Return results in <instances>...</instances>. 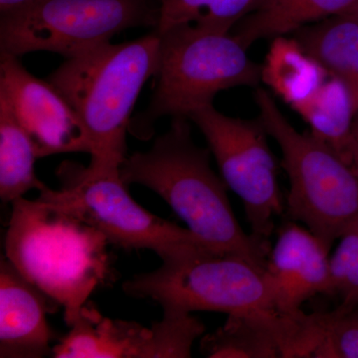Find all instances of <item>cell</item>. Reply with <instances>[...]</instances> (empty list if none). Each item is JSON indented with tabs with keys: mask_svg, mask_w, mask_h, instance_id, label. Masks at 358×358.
<instances>
[{
	"mask_svg": "<svg viewBox=\"0 0 358 358\" xmlns=\"http://www.w3.org/2000/svg\"><path fill=\"white\" fill-rule=\"evenodd\" d=\"M329 77L326 68L294 36L273 39L261 71L263 83L293 110L310 98Z\"/></svg>",
	"mask_w": 358,
	"mask_h": 358,
	"instance_id": "2e32d148",
	"label": "cell"
},
{
	"mask_svg": "<svg viewBox=\"0 0 358 358\" xmlns=\"http://www.w3.org/2000/svg\"><path fill=\"white\" fill-rule=\"evenodd\" d=\"M71 331L53 346L55 358H189L205 326L190 313L164 310L150 329L82 308Z\"/></svg>",
	"mask_w": 358,
	"mask_h": 358,
	"instance_id": "30bf717a",
	"label": "cell"
},
{
	"mask_svg": "<svg viewBox=\"0 0 358 358\" xmlns=\"http://www.w3.org/2000/svg\"><path fill=\"white\" fill-rule=\"evenodd\" d=\"M259 119L277 141L289 188L286 212L327 249L358 222V176L327 143L300 133L285 117L270 92L257 87Z\"/></svg>",
	"mask_w": 358,
	"mask_h": 358,
	"instance_id": "5b68a950",
	"label": "cell"
},
{
	"mask_svg": "<svg viewBox=\"0 0 358 358\" xmlns=\"http://www.w3.org/2000/svg\"><path fill=\"white\" fill-rule=\"evenodd\" d=\"M293 36L329 75L348 85L358 109V23L336 15L305 26Z\"/></svg>",
	"mask_w": 358,
	"mask_h": 358,
	"instance_id": "e0dca14e",
	"label": "cell"
},
{
	"mask_svg": "<svg viewBox=\"0 0 358 358\" xmlns=\"http://www.w3.org/2000/svg\"><path fill=\"white\" fill-rule=\"evenodd\" d=\"M350 166L358 176V112L352 124V143H350Z\"/></svg>",
	"mask_w": 358,
	"mask_h": 358,
	"instance_id": "603a6c76",
	"label": "cell"
},
{
	"mask_svg": "<svg viewBox=\"0 0 358 358\" xmlns=\"http://www.w3.org/2000/svg\"><path fill=\"white\" fill-rule=\"evenodd\" d=\"M58 303L28 281L8 259L0 262V357L52 355L54 333L47 320Z\"/></svg>",
	"mask_w": 358,
	"mask_h": 358,
	"instance_id": "5bb4252c",
	"label": "cell"
},
{
	"mask_svg": "<svg viewBox=\"0 0 358 358\" xmlns=\"http://www.w3.org/2000/svg\"><path fill=\"white\" fill-rule=\"evenodd\" d=\"M294 110L307 122L313 136L327 143L350 166L352 124L358 109L345 82L329 75Z\"/></svg>",
	"mask_w": 358,
	"mask_h": 358,
	"instance_id": "ac0fdd59",
	"label": "cell"
},
{
	"mask_svg": "<svg viewBox=\"0 0 358 358\" xmlns=\"http://www.w3.org/2000/svg\"><path fill=\"white\" fill-rule=\"evenodd\" d=\"M160 0H41L0 18V53L31 52L75 57L124 30L157 29Z\"/></svg>",
	"mask_w": 358,
	"mask_h": 358,
	"instance_id": "ba28073f",
	"label": "cell"
},
{
	"mask_svg": "<svg viewBox=\"0 0 358 358\" xmlns=\"http://www.w3.org/2000/svg\"><path fill=\"white\" fill-rule=\"evenodd\" d=\"M159 68L147 109L131 117L129 131L141 141L155 134L164 117H189L213 105L220 92L254 87L262 82V65L251 60L248 49L232 32L185 24L159 32Z\"/></svg>",
	"mask_w": 358,
	"mask_h": 358,
	"instance_id": "277c9868",
	"label": "cell"
},
{
	"mask_svg": "<svg viewBox=\"0 0 358 358\" xmlns=\"http://www.w3.org/2000/svg\"><path fill=\"white\" fill-rule=\"evenodd\" d=\"M313 336L312 317L303 310L228 315L224 326L202 336L200 352L209 358L306 357Z\"/></svg>",
	"mask_w": 358,
	"mask_h": 358,
	"instance_id": "7c38bea8",
	"label": "cell"
},
{
	"mask_svg": "<svg viewBox=\"0 0 358 358\" xmlns=\"http://www.w3.org/2000/svg\"><path fill=\"white\" fill-rule=\"evenodd\" d=\"M0 98L33 143L37 157L85 152L92 143L76 110L48 81L33 76L20 57L0 53Z\"/></svg>",
	"mask_w": 358,
	"mask_h": 358,
	"instance_id": "8fae6325",
	"label": "cell"
},
{
	"mask_svg": "<svg viewBox=\"0 0 358 358\" xmlns=\"http://www.w3.org/2000/svg\"><path fill=\"white\" fill-rule=\"evenodd\" d=\"M329 253L331 250L301 224L291 220L280 228L266 266L279 312L300 313L306 301L329 294Z\"/></svg>",
	"mask_w": 358,
	"mask_h": 358,
	"instance_id": "4fadbf2b",
	"label": "cell"
},
{
	"mask_svg": "<svg viewBox=\"0 0 358 358\" xmlns=\"http://www.w3.org/2000/svg\"><path fill=\"white\" fill-rule=\"evenodd\" d=\"M56 176L59 189L43 185L37 199L93 226L110 245L126 251L150 250L162 262L201 252L217 253L187 228L143 208L129 194L120 171L64 162Z\"/></svg>",
	"mask_w": 358,
	"mask_h": 358,
	"instance_id": "8992f818",
	"label": "cell"
},
{
	"mask_svg": "<svg viewBox=\"0 0 358 358\" xmlns=\"http://www.w3.org/2000/svg\"><path fill=\"white\" fill-rule=\"evenodd\" d=\"M358 0H267L232 32L247 49L258 40L288 36L305 26L341 15Z\"/></svg>",
	"mask_w": 358,
	"mask_h": 358,
	"instance_id": "9a60e30c",
	"label": "cell"
},
{
	"mask_svg": "<svg viewBox=\"0 0 358 358\" xmlns=\"http://www.w3.org/2000/svg\"><path fill=\"white\" fill-rule=\"evenodd\" d=\"M37 159L29 136L0 98V197L4 203H13L44 185L35 174Z\"/></svg>",
	"mask_w": 358,
	"mask_h": 358,
	"instance_id": "d6986e66",
	"label": "cell"
},
{
	"mask_svg": "<svg viewBox=\"0 0 358 358\" xmlns=\"http://www.w3.org/2000/svg\"><path fill=\"white\" fill-rule=\"evenodd\" d=\"M341 15L348 16V17L352 18V20L358 23V3L350 10L346 11L345 13L341 14Z\"/></svg>",
	"mask_w": 358,
	"mask_h": 358,
	"instance_id": "cb8c5ba5",
	"label": "cell"
},
{
	"mask_svg": "<svg viewBox=\"0 0 358 358\" xmlns=\"http://www.w3.org/2000/svg\"><path fill=\"white\" fill-rule=\"evenodd\" d=\"M122 289L171 312H279L266 268L233 254L201 252L164 261L157 270L124 282Z\"/></svg>",
	"mask_w": 358,
	"mask_h": 358,
	"instance_id": "52a82bcc",
	"label": "cell"
},
{
	"mask_svg": "<svg viewBox=\"0 0 358 358\" xmlns=\"http://www.w3.org/2000/svg\"><path fill=\"white\" fill-rule=\"evenodd\" d=\"M189 119L174 117L169 131L148 152L127 157L120 174L124 185H141L159 195L209 248L241 256L266 268L268 240L245 232L231 206L223 178L210 166V150L193 141Z\"/></svg>",
	"mask_w": 358,
	"mask_h": 358,
	"instance_id": "6da1fadb",
	"label": "cell"
},
{
	"mask_svg": "<svg viewBox=\"0 0 358 358\" xmlns=\"http://www.w3.org/2000/svg\"><path fill=\"white\" fill-rule=\"evenodd\" d=\"M203 134L227 187L243 203L251 234L268 240L275 218L286 212L279 185V162L263 122L228 117L213 105L188 117Z\"/></svg>",
	"mask_w": 358,
	"mask_h": 358,
	"instance_id": "9c48e42d",
	"label": "cell"
},
{
	"mask_svg": "<svg viewBox=\"0 0 358 358\" xmlns=\"http://www.w3.org/2000/svg\"><path fill=\"white\" fill-rule=\"evenodd\" d=\"M160 35L95 47L63 64L47 78L76 110L92 143L89 166L120 171L127 159V133L143 85L157 75Z\"/></svg>",
	"mask_w": 358,
	"mask_h": 358,
	"instance_id": "7a4b0ae2",
	"label": "cell"
},
{
	"mask_svg": "<svg viewBox=\"0 0 358 358\" xmlns=\"http://www.w3.org/2000/svg\"><path fill=\"white\" fill-rule=\"evenodd\" d=\"M267 0H160L157 31L179 25H195L231 32L246 16L255 13Z\"/></svg>",
	"mask_w": 358,
	"mask_h": 358,
	"instance_id": "ffe728a7",
	"label": "cell"
},
{
	"mask_svg": "<svg viewBox=\"0 0 358 358\" xmlns=\"http://www.w3.org/2000/svg\"><path fill=\"white\" fill-rule=\"evenodd\" d=\"M6 258L64 308L71 327L94 291L110 275L107 238L76 216L38 199L13 203Z\"/></svg>",
	"mask_w": 358,
	"mask_h": 358,
	"instance_id": "3957f363",
	"label": "cell"
},
{
	"mask_svg": "<svg viewBox=\"0 0 358 358\" xmlns=\"http://www.w3.org/2000/svg\"><path fill=\"white\" fill-rule=\"evenodd\" d=\"M39 1L41 0H0V14L4 16L16 13L34 6Z\"/></svg>",
	"mask_w": 358,
	"mask_h": 358,
	"instance_id": "7402d4cb",
	"label": "cell"
},
{
	"mask_svg": "<svg viewBox=\"0 0 358 358\" xmlns=\"http://www.w3.org/2000/svg\"><path fill=\"white\" fill-rule=\"evenodd\" d=\"M313 357L358 358V305L329 312L326 334Z\"/></svg>",
	"mask_w": 358,
	"mask_h": 358,
	"instance_id": "44dd1931",
	"label": "cell"
}]
</instances>
